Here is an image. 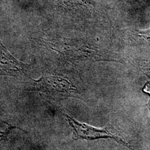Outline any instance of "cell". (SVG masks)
<instances>
[{
	"label": "cell",
	"mask_w": 150,
	"mask_h": 150,
	"mask_svg": "<svg viewBox=\"0 0 150 150\" xmlns=\"http://www.w3.org/2000/svg\"><path fill=\"white\" fill-rule=\"evenodd\" d=\"M65 118L72 130L74 139L93 140L102 138H110L115 139L118 143L125 145L129 149L134 150L133 146L125 136L116 129L111 127L98 129L85 123H81L67 114H65Z\"/></svg>",
	"instance_id": "6da1fadb"
},
{
	"label": "cell",
	"mask_w": 150,
	"mask_h": 150,
	"mask_svg": "<svg viewBox=\"0 0 150 150\" xmlns=\"http://www.w3.org/2000/svg\"><path fill=\"white\" fill-rule=\"evenodd\" d=\"M34 82L38 90L52 96H70L76 90L70 81L58 76H43Z\"/></svg>",
	"instance_id": "7a4b0ae2"
},
{
	"label": "cell",
	"mask_w": 150,
	"mask_h": 150,
	"mask_svg": "<svg viewBox=\"0 0 150 150\" xmlns=\"http://www.w3.org/2000/svg\"><path fill=\"white\" fill-rule=\"evenodd\" d=\"M24 64L13 57L0 41V75L20 72Z\"/></svg>",
	"instance_id": "3957f363"
},
{
	"label": "cell",
	"mask_w": 150,
	"mask_h": 150,
	"mask_svg": "<svg viewBox=\"0 0 150 150\" xmlns=\"http://www.w3.org/2000/svg\"><path fill=\"white\" fill-rule=\"evenodd\" d=\"M16 128L15 126L10 125L9 123L0 119V142L6 139L12 129Z\"/></svg>",
	"instance_id": "277c9868"
},
{
	"label": "cell",
	"mask_w": 150,
	"mask_h": 150,
	"mask_svg": "<svg viewBox=\"0 0 150 150\" xmlns=\"http://www.w3.org/2000/svg\"><path fill=\"white\" fill-rule=\"evenodd\" d=\"M137 35L146 40H150V28L147 30L139 31Z\"/></svg>",
	"instance_id": "5b68a950"
}]
</instances>
